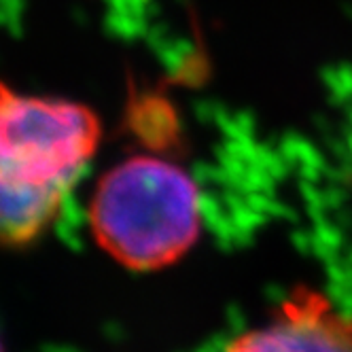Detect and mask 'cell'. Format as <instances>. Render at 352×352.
Masks as SVG:
<instances>
[{
	"label": "cell",
	"mask_w": 352,
	"mask_h": 352,
	"mask_svg": "<svg viewBox=\"0 0 352 352\" xmlns=\"http://www.w3.org/2000/svg\"><path fill=\"white\" fill-rule=\"evenodd\" d=\"M100 136V121L85 104L0 83V172L68 191L94 157Z\"/></svg>",
	"instance_id": "2"
},
{
	"label": "cell",
	"mask_w": 352,
	"mask_h": 352,
	"mask_svg": "<svg viewBox=\"0 0 352 352\" xmlns=\"http://www.w3.org/2000/svg\"><path fill=\"white\" fill-rule=\"evenodd\" d=\"M89 225L98 246L121 265L162 270L179 261L199 234V193L183 168L136 155L100 179Z\"/></svg>",
	"instance_id": "1"
},
{
	"label": "cell",
	"mask_w": 352,
	"mask_h": 352,
	"mask_svg": "<svg viewBox=\"0 0 352 352\" xmlns=\"http://www.w3.org/2000/svg\"><path fill=\"white\" fill-rule=\"evenodd\" d=\"M225 352H352V318L310 291H297L263 329L234 340Z\"/></svg>",
	"instance_id": "3"
},
{
	"label": "cell",
	"mask_w": 352,
	"mask_h": 352,
	"mask_svg": "<svg viewBox=\"0 0 352 352\" xmlns=\"http://www.w3.org/2000/svg\"><path fill=\"white\" fill-rule=\"evenodd\" d=\"M66 193L0 172V244L26 246L38 240L60 217Z\"/></svg>",
	"instance_id": "4"
},
{
	"label": "cell",
	"mask_w": 352,
	"mask_h": 352,
	"mask_svg": "<svg viewBox=\"0 0 352 352\" xmlns=\"http://www.w3.org/2000/svg\"><path fill=\"white\" fill-rule=\"evenodd\" d=\"M0 352H5V348H3V342H0Z\"/></svg>",
	"instance_id": "5"
}]
</instances>
